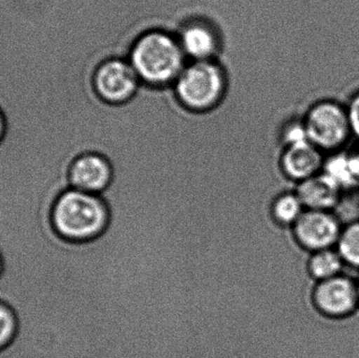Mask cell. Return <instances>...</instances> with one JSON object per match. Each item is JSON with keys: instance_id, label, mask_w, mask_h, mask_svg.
<instances>
[{"instance_id": "obj_1", "label": "cell", "mask_w": 359, "mask_h": 358, "mask_svg": "<svg viewBox=\"0 0 359 358\" xmlns=\"http://www.w3.org/2000/svg\"><path fill=\"white\" fill-rule=\"evenodd\" d=\"M128 60L141 83L157 88L174 85L187 65V57L177 35L156 29L136 38L130 46Z\"/></svg>"}, {"instance_id": "obj_2", "label": "cell", "mask_w": 359, "mask_h": 358, "mask_svg": "<svg viewBox=\"0 0 359 358\" xmlns=\"http://www.w3.org/2000/svg\"><path fill=\"white\" fill-rule=\"evenodd\" d=\"M109 209L95 193L69 188L61 193L52 208V224L63 239L86 242L102 235L109 224Z\"/></svg>"}, {"instance_id": "obj_3", "label": "cell", "mask_w": 359, "mask_h": 358, "mask_svg": "<svg viewBox=\"0 0 359 358\" xmlns=\"http://www.w3.org/2000/svg\"><path fill=\"white\" fill-rule=\"evenodd\" d=\"M227 86L225 69L215 59L191 61L175 82L174 92L183 109L202 113L221 104Z\"/></svg>"}, {"instance_id": "obj_4", "label": "cell", "mask_w": 359, "mask_h": 358, "mask_svg": "<svg viewBox=\"0 0 359 358\" xmlns=\"http://www.w3.org/2000/svg\"><path fill=\"white\" fill-rule=\"evenodd\" d=\"M303 122L310 142L326 156L347 149L354 138L347 105L337 99L316 101Z\"/></svg>"}, {"instance_id": "obj_5", "label": "cell", "mask_w": 359, "mask_h": 358, "mask_svg": "<svg viewBox=\"0 0 359 358\" xmlns=\"http://www.w3.org/2000/svg\"><path fill=\"white\" fill-rule=\"evenodd\" d=\"M310 308L329 321H345L359 311L358 281L347 273L312 283L308 294Z\"/></svg>"}, {"instance_id": "obj_6", "label": "cell", "mask_w": 359, "mask_h": 358, "mask_svg": "<svg viewBox=\"0 0 359 358\" xmlns=\"http://www.w3.org/2000/svg\"><path fill=\"white\" fill-rule=\"evenodd\" d=\"M140 79L128 59L104 58L93 75V88L97 98L105 105L130 102L138 92Z\"/></svg>"}, {"instance_id": "obj_7", "label": "cell", "mask_w": 359, "mask_h": 358, "mask_svg": "<svg viewBox=\"0 0 359 358\" xmlns=\"http://www.w3.org/2000/svg\"><path fill=\"white\" fill-rule=\"evenodd\" d=\"M343 222L334 212L305 209L292 227L297 246L306 254L337 246Z\"/></svg>"}, {"instance_id": "obj_8", "label": "cell", "mask_w": 359, "mask_h": 358, "mask_svg": "<svg viewBox=\"0 0 359 358\" xmlns=\"http://www.w3.org/2000/svg\"><path fill=\"white\" fill-rule=\"evenodd\" d=\"M182 50L191 61L213 60L221 50V38L212 23L194 18L183 23L178 35Z\"/></svg>"}, {"instance_id": "obj_9", "label": "cell", "mask_w": 359, "mask_h": 358, "mask_svg": "<svg viewBox=\"0 0 359 358\" xmlns=\"http://www.w3.org/2000/svg\"><path fill=\"white\" fill-rule=\"evenodd\" d=\"M111 177L113 170L109 160L96 153H83L78 157L69 172L71 188L95 195L107 188Z\"/></svg>"}, {"instance_id": "obj_10", "label": "cell", "mask_w": 359, "mask_h": 358, "mask_svg": "<svg viewBox=\"0 0 359 358\" xmlns=\"http://www.w3.org/2000/svg\"><path fill=\"white\" fill-rule=\"evenodd\" d=\"M326 155L310 141L284 147L282 153L283 172L295 184L308 180L323 172Z\"/></svg>"}, {"instance_id": "obj_11", "label": "cell", "mask_w": 359, "mask_h": 358, "mask_svg": "<svg viewBox=\"0 0 359 358\" xmlns=\"http://www.w3.org/2000/svg\"><path fill=\"white\" fill-rule=\"evenodd\" d=\"M297 195L305 209L334 212L344 191L324 172L299 183Z\"/></svg>"}, {"instance_id": "obj_12", "label": "cell", "mask_w": 359, "mask_h": 358, "mask_svg": "<svg viewBox=\"0 0 359 358\" xmlns=\"http://www.w3.org/2000/svg\"><path fill=\"white\" fill-rule=\"evenodd\" d=\"M323 172L343 191L359 189V151L347 149L326 156Z\"/></svg>"}, {"instance_id": "obj_13", "label": "cell", "mask_w": 359, "mask_h": 358, "mask_svg": "<svg viewBox=\"0 0 359 358\" xmlns=\"http://www.w3.org/2000/svg\"><path fill=\"white\" fill-rule=\"evenodd\" d=\"M345 263L335 247L311 252L306 258V275L311 283L332 279L345 273Z\"/></svg>"}, {"instance_id": "obj_14", "label": "cell", "mask_w": 359, "mask_h": 358, "mask_svg": "<svg viewBox=\"0 0 359 358\" xmlns=\"http://www.w3.org/2000/svg\"><path fill=\"white\" fill-rule=\"evenodd\" d=\"M335 248L346 268L359 273V219L344 224Z\"/></svg>"}, {"instance_id": "obj_15", "label": "cell", "mask_w": 359, "mask_h": 358, "mask_svg": "<svg viewBox=\"0 0 359 358\" xmlns=\"http://www.w3.org/2000/svg\"><path fill=\"white\" fill-rule=\"evenodd\" d=\"M304 212L305 207L295 191H286L278 195L272 206L274 219L285 227H293Z\"/></svg>"}, {"instance_id": "obj_16", "label": "cell", "mask_w": 359, "mask_h": 358, "mask_svg": "<svg viewBox=\"0 0 359 358\" xmlns=\"http://www.w3.org/2000/svg\"><path fill=\"white\" fill-rule=\"evenodd\" d=\"M18 319L12 307L0 302V353L6 352L18 334Z\"/></svg>"}, {"instance_id": "obj_17", "label": "cell", "mask_w": 359, "mask_h": 358, "mask_svg": "<svg viewBox=\"0 0 359 358\" xmlns=\"http://www.w3.org/2000/svg\"><path fill=\"white\" fill-rule=\"evenodd\" d=\"M346 105H347L354 138L359 141V88L349 97V100Z\"/></svg>"}, {"instance_id": "obj_18", "label": "cell", "mask_w": 359, "mask_h": 358, "mask_svg": "<svg viewBox=\"0 0 359 358\" xmlns=\"http://www.w3.org/2000/svg\"><path fill=\"white\" fill-rule=\"evenodd\" d=\"M6 273V268H4V258H2L1 254H0V277ZM33 285V284H32Z\"/></svg>"}, {"instance_id": "obj_19", "label": "cell", "mask_w": 359, "mask_h": 358, "mask_svg": "<svg viewBox=\"0 0 359 358\" xmlns=\"http://www.w3.org/2000/svg\"><path fill=\"white\" fill-rule=\"evenodd\" d=\"M4 119H2L1 116H0V141H1L2 137H4Z\"/></svg>"}, {"instance_id": "obj_20", "label": "cell", "mask_w": 359, "mask_h": 358, "mask_svg": "<svg viewBox=\"0 0 359 358\" xmlns=\"http://www.w3.org/2000/svg\"><path fill=\"white\" fill-rule=\"evenodd\" d=\"M62 300H63V298H62ZM67 303H69V302H67ZM78 312H79V311H78ZM79 315H80V313H79ZM80 317H81V315H80ZM81 322H82V319H81ZM82 331H83V328H82ZM81 338H82V332H81ZM80 342H81V338H80ZM80 342H79V344H80ZM78 346H79V345H78ZM11 350H12V349H11Z\"/></svg>"}, {"instance_id": "obj_21", "label": "cell", "mask_w": 359, "mask_h": 358, "mask_svg": "<svg viewBox=\"0 0 359 358\" xmlns=\"http://www.w3.org/2000/svg\"><path fill=\"white\" fill-rule=\"evenodd\" d=\"M356 281H358V296H359V277H356Z\"/></svg>"}]
</instances>
